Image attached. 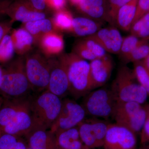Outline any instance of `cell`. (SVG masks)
<instances>
[{"instance_id":"6da1fadb","label":"cell","mask_w":149,"mask_h":149,"mask_svg":"<svg viewBox=\"0 0 149 149\" xmlns=\"http://www.w3.org/2000/svg\"><path fill=\"white\" fill-rule=\"evenodd\" d=\"M58 60L64 67L69 82V93L75 100L93 91L90 63L73 52L62 54Z\"/></svg>"},{"instance_id":"7a4b0ae2","label":"cell","mask_w":149,"mask_h":149,"mask_svg":"<svg viewBox=\"0 0 149 149\" xmlns=\"http://www.w3.org/2000/svg\"><path fill=\"white\" fill-rule=\"evenodd\" d=\"M5 64L2 68L0 95L9 99L27 97L32 89L26 74L24 56H21Z\"/></svg>"},{"instance_id":"3957f363","label":"cell","mask_w":149,"mask_h":149,"mask_svg":"<svg viewBox=\"0 0 149 149\" xmlns=\"http://www.w3.org/2000/svg\"><path fill=\"white\" fill-rule=\"evenodd\" d=\"M62 100L48 90L31 98L30 111L33 128L49 130L61 109Z\"/></svg>"},{"instance_id":"277c9868","label":"cell","mask_w":149,"mask_h":149,"mask_svg":"<svg viewBox=\"0 0 149 149\" xmlns=\"http://www.w3.org/2000/svg\"><path fill=\"white\" fill-rule=\"evenodd\" d=\"M110 89L117 102H134L142 104L148 96L136 79L133 70L125 65L118 69Z\"/></svg>"},{"instance_id":"5b68a950","label":"cell","mask_w":149,"mask_h":149,"mask_svg":"<svg viewBox=\"0 0 149 149\" xmlns=\"http://www.w3.org/2000/svg\"><path fill=\"white\" fill-rule=\"evenodd\" d=\"M116 104L110 88L104 87L85 95L81 104L87 115L107 120L112 118Z\"/></svg>"},{"instance_id":"8992f818","label":"cell","mask_w":149,"mask_h":149,"mask_svg":"<svg viewBox=\"0 0 149 149\" xmlns=\"http://www.w3.org/2000/svg\"><path fill=\"white\" fill-rule=\"evenodd\" d=\"M26 74L32 90H47L50 74L48 59L38 52H30L24 56Z\"/></svg>"},{"instance_id":"52a82bcc","label":"cell","mask_w":149,"mask_h":149,"mask_svg":"<svg viewBox=\"0 0 149 149\" xmlns=\"http://www.w3.org/2000/svg\"><path fill=\"white\" fill-rule=\"evenodd\" d=\"M146 117L141 104L134 102H117L112 118L115 123L128 128L135 134L141 132Z\"/></svg>"},{"instance_id":"ba28073f","label":"cell","mask_w":149,"mask_h":149,"mask_svg":"<svg viewBox=\"0 0 149 149\" xmlns=\"http://www.w3.org/2000/svg\"><path fill=\"white\" fill-rule=\"evenodd\" d=\"M110 124L107 120L94 117L85 118L77 126L84 149H94L103 146Z\"/></svg>"},{"instance_id":"9c48e42d","label":"cell","mask_w":149,"mask_h":149,"mask_svg":"<svg viewBox=\"0 0 149 149\" xmlns=\"http://www.w3.org/2000/svg\"><path fill=\"white\" fill-rule=\"evenodd\" d=\"M86 115L82 105L72 99H64L59 114L49 130L55 134L76 127L85 119Z\"/></svg>"},{"instance_id":"30bf717a","label":"cell","mask_w":149,"mask_h":149,"mask_svg":"<svg viewBox=\"0 0 149 149\" xmlns=\"http://www.w3.org/2000/svg\"><path fill=\"white\" fill-rule=\"evenodd\" d=\"M136 134L116 123H110L107 131L104 149H136Z\"/></svg>"},{"instance_id":"8fae6325","label":"cell","mask_w":149,"mask_h":149,"mask_svg":"<svg viewBox=\"0 0 149 149\" xmlns=\"http://www.w3.org/2000/svg\"><path fill=\"white\" fill-rule=\"evenodd\" d=\"M31 99L29 97L25 102L11 121L3 129L0 135L6 133L25 137L32 130L33 121L30 111Z\"/></svg>"},{"instance_id":"7c38bea8","label":"cell","mask_w":149,"mask_h":149,"mask_svg":"<svg viewBox=\"0 0 149 149\" xmlns=\"http://www.w3.org/2000/svg\"><path fill=\"white\" fill-rule=\"evenodd\" d=\"M5 14L14 23L19 21L25 23L46 18L45 14L36 10L28 0L12 1L6 10Z\"/></svg>"},{"instance_id":"4fadbf2b","label":"cell","mask_w":149,"mask_h":149,"mask_svg":"<svg viewBox=\"0 0 149 149\" xmlns=\"http://www.w3.org/2000/svg\"><path fill=\"white\" fill-rule=\"evenodd\" d=\"M50 74L47 90L60 98L69 93V82L66 71L58 59H48Z\"/></svg>"},{"instance_id":"5bb4252c","label":"cell","mask_w":149,"mask_h":149,"mask_svg":"<svg viewBox=\"0 0 149 149\" xmlns=\"http://www.w3.org/2000/svg\"><path fill=\"white\" fill-rule=\"evenodd\" d=\"M91 80L93 90L103 87L111 76L113 63L111 57L107 55L91 61Z\"/></svg>"},{"instance_id":"9a60e30c","label":"cell","mask_w":149,"mask_h":149,"mask_svg":"<svg viewBox=\"0 0 149 149\" xmlns=\"http://www.w3.org/2000/svg\"><path fill=\"white\" fill-rule=\"evenodd\" d=\"M89 37L98 43L107 52L119 54L123 37L118 29L114 26L102 28Z\"/></svg>"},{"instance_id":"2e32d148","label":"cell","mask_w":149,"mask_h":149,"mask_svg":"<svg viewBox=\"0 0 149 149\" xmlns=\"http://www.w3.org/2000/svg\"><path fill=\"white\" fill-rule=\"evenodd\" d=\"M31 149H57L55 134L50 130L33 128L25 136Z\"/></svg>"},{"instance_id":"e0dca14e","label":"cell","mask_w":149,"mask_h":149,"mask_svg":"<svg viewBox=\"0 0 149 149\" xmlns=\"http://www.w3.org/2000/svg\"><path fill=\"white\" fill-rule=\"evenodd\" d=\"M77 6L88 18L108 22L109 0H83Z\"/></svg>"},{"instance_id":"ac0fdd59","label":"cell","mask_w":149,"mask_h":149,"mask_svg":"<svg viewBox=\"0 0 149 149\" xmlns=\"http://www.w3.org/2000/svg\"><path fill=\"white\" fill-rule=\"evenodd\" d=\"M42 53L50 57L59 54L64 47L62 35L55 30L44 35L38 43Z\"/></svg>"},{"instance_id":"d6986e66","label":"cell","mask_w":149,"mask_h":149,"mask_svg":"<svg viewBox=\"0 0 149 149\" xmlns=\"http://www.w3.org/2000/svg\"><path fill=\"white\" fill-rule=\"evenodd\" d=\"M29 98L27 96L19 98H3V102L0 109V134Z\"/></svg>"},{"instance_id":"ffe728a7","label":"cell","mask_w":149,"mask_h":149,"mask_svg":"<svg viewBox=\"0 0 149 149\" xmlns=\"http://www.w3.org/2000/svg\"><path fill=\"white\" fill-rule=\"evenodd\" d=\"M57 148L84 149L78 126L55 133Z\"/></svg>"},{"instance_id":"44dd1931","label":"cell","mask_w":149,"mask_h":149,"mask_svg":"<svg viewBox=\"0 0 149 149\" xmlns=\"http://www.w3.org/2000/svg\"><path fill=\"white\" fill-rule=\"evenodd\" d=\"M10 35L15 53L22 56L30 52L35 44L34 39L26 29L22 27L14 29Z\"/></svg>"},{"instance_id":"7402d4cb","label":"cell","mask_w":149,"mask_h":149,"mask_svg":"<svg viewBox=\"0 0 149 149\" xmlns=\"http://www.w3.org/2000/svg\"><path fill=\"white\" fill-rule=\"evenodd\" d=\"M102 25V22L88 17H76L73 18L70 33L78 37H89L101 29Z\"/></svg>"},{"instance_id":"603a6c76","label":"cell","mask_w":149,"mask_h":149,"mask_svg":"<svg viewBox=\"0 0 149 149\" xmlns=\"http://www.w3.org/2000/svg\"><path fill=\"white\" fill-rule=\"evenodd\" d=\"M22 27L32 35L35 45L44 35L55 30L52 20L46 18L23 23Z\"/></svg>"},{"instance_id":"cb8c5ba5","label":"cell","mask_w":149,"mask_h":149,"mask_svg":"<svg viewBox=\"0 0 149 149\" xmlns=\"http://www.w3.org/2000/svg\"><path fill=\"white\" fill-rule=\"evenodd\" d=\"M138 0H131L118 10L116 24L120 29L125 31L130 30L136 15Z\"/></svg>"},{"instance_id":"d4e9b609","label":"cell","mask_w":149,"mask_h":149,"mask_svg":"<svg viewBox=\"0 0 149 149\" xmlns=\"http://www.w3.org/2000/svg\"><path fill=\"white\" fill-rule=\"evenodd\" d=\"M73 18L72 14L68 11L63 9L57 11L52 19L54 29L57 32L70 33L72 28Z\"/></svg>"},{"instance_id":"484cf974","label":"cell","mask_w":149,"mask_h":149,"mask_svg":"<svg viewBox=\"0 0 149 149\" xmlns=\"http://www.w3.org/2000/svg\"><path fill=\"white\" fill-rule=\"evenodd\" d=\"M149 54V38L143 39L142 42L122 59L125 63L141 61Z\"/></svg>"},{"instance_id":"4316f807","label":"cell","mask_w":149,"mask_h":149,"mask_svg":"<svg viewBox=\"0 0 149 149\" xmlns=\"http://www.w3.org/2000/svg\"><path fill=\"white\" fill-rule=\"evenodd\" d=\"M130 31L139 39L149 38V12L132 24Z\"/></svg>"},{"instance_id":"83f0119b","label":"cell","mask_w":149,"mask_h":149,"mask_svg":"<svg viewBox=\"0 0 149 149\" xmlns=\"http://www.w3.org/2000/svg\"><path fill=\"white\" fill-rule=\"evenodd\" d=\"M15 53L10 35L7 34L0 42V63L6 64L10 61Z\"/></svg>"},{"instance_id":"f1b7e54d","label":"cell","mask_w":149,"mask_h":149,"mask_svg":"<svg viewBox=\"0 0 149 149\" xmlns=\"http://www.w3.org/2000/svg\"><path fill=\"white\" fill-rule=\"evenodd\" d=\"M133 70L138 82L149 96V70L141 61L133 63Z\"/></svg>"},{"instance_id":"f546056e","label":"cell","mask_w":149,"mask_h":149,"mask_svg":"<svg viewBox=\"0 0 149 149\" xmlns=\"http://www.w3.org/2000/svg\"><path fill=\"white\" fill-rule=\"evenodd\" d=\"M143 40V39H140L132 35L123 37L122 44L118 54L120 55L121 58L122 59L130 54L142 42Z\"/></svg>"},{"instance_id":"4dcf8cb0","label":"cell","mask_w":149,"mask_h":149,"mask_svg":"<svg viewBox=\"0 0 149 149\" xmlns=\"http://www.w3.org/2000/svg\"><path fill=\"white\" fill-rule=\"evenodd\" d=\"M131 0H109L108 22L112 25L116 24L118 12L123 6Z\"/></svg>"},{"instance_id":"1f68e13d","label":"cell","mask_w":149,"mask_h":149,"mask_svg":"<svg viewBox=\"0 0 149 149\" xmlns=\"http://www.w3.org/2000/svg\"><path fill=\"white\" fill-rule=\"evenodd\" d=\"M80 41L96 56L97 58L102 57L107 55L106 51L104 48L91 37H85Z\"/></svg>"},{"instance_id":"d6a6232c","label":"cell","mask_w":149,"mask_h":149,"mask_svg":"<svg viewBox=\"0 0 149 149\" xmlns=\"http://www.w3.org/2000/svg\"><path fill=\"white\" fill-rule=\"evenodd\" d=\"M72 52L85 60L92 61L97 58L96 56L85 45H83L80 40L75 43L73 46Z\"/></svg>"},{"instance_id":"836d02e7","label":"cell","mask_w":149,"mask_h":149,"mask_svg":"<svg viewBox=\"0 0 149 149\" xmlns=\"http://www.w3.org/2000/svg\"><path fill=\"white\" fill-rule=\"evenodd\" d=\"M22 137L6 133L1 134L0 135V149H12Z\"/></svg>"},{"instance_id":"e575fe53","label":"cell","mask_w":149,"mask_h":149,"mask_svg":"<svg viewBox=\"0 0 149 149\" xmlns=\"http://www.w3.org/2000/svg\"><path fill=\"white\" fill-rule=\"evenodd\" d=\"M146 112V117L141 131V143L142 145L149 144V104L143 106Z\"/></svg>"},{"instance_id":"d590c367","label":"cell","mask_w":149,"mask_h":149,"mask_svg":"<svg viewBox=\"0 0 149 149\" xmlns=\"http://www.w3.org/2000/svg\"><path fill=\"white\" fill-rule=\"evenodd\" d=\"M149 12V0H138L133 23Z\"/></svg>"},{"instance_id":"8d00e7d4","label":"cell","mask_w":149,"mask_h":149,"mask_svg":"<svg viewBox=\"0 0 149 149\" xmlns=\"http://www.w3.org/2000/svg\"><path fill=\"white\" fill-rule=\"evenodd\" d=\"M14 22L11 20L0 22V42L6 35L10 32Z\"/></svg>"},{"instance_id":"74e56055","label":"cell","mask_w":149,"mask_h":149,"mask_svg":"<svg viewBox=\"0 0 149 149\" xmlns=\"http://www.w3.org/2000/svg\"><path fill=\"white\" fill-rule=\"evenodd\" d=\"M66 0H46L47 5L57 11L63 9Z\"/></svg>"},{"instance_id":"f35d334b","label":"cell","mask_w":149,"mask_h":149,"mask_svg":"<svg viewBox=\"0 0 149 149\" xmlns=\"http://www.w3.org/2000/svg\"><path fill=\"white\" fill-rule=\"evenodd\" d=\"M36 10L43 12L47 6L46 0H28Z\"/></svg>"},{"instance_id":"ab89813d","label":"cell","mask_w":149,"mask_h":149,"mask_svg":"<svg viewBox=\"0 0 149 149\" xmlns=\"http://www.w3.org/2000/svg\"><path fill=\"white\" fill-rule=\"evenodd\" d=\"M12 1V0H0V16L5 14L6 10Z\"/></svg>"},{"instance_id":"60d3db41","label":"cell","mask_w":149,"mask_h":149,"mask_svg":"<svg viewBox=\"0 0 149 149\" xmlns=\"http://www.w3.org/2000/svg\"><path fill=\"white\" fill-rule=\"evenodd\" d=\"M142 61L145 65L147 67V68L149 70V54Z\"/></svg>"},{"instance_id":"b9f144b4","label":"cell","mask_w":149,"mask_h":149,"mask_svg":"<svg viewBox=\"0 0 149 149\" xmlns=\"http://www.w3.org/2000/svg\"><path fill=\"white\" fill-rule=\"evenodd\" d=\"M71 3L77 6L83 0H70Z\"/></svg>"},{"instance_id":"7bdbcfd3","label":"cell","mask_w":149,"mask_h":149,"mask_svg":"<svg viewBox=\"0 0 149 149\" xmlns=\"http://www.w3.org/2000/svg\"><path fill=\"white\" fill-rule=\"evenodd\" d=\"M2 77V67L0 66V86L1 82Z\"/></svg>"},{"instance_id":"ee69618b","label":"cell","mask_w":149,"mask_h":149,"mask_svg":"<svg viewBox=\"0 0 149 149\" xmlns=\"http://www.w3.org/2000/svg\"><path fill=\"white\" fill-rule=\"evenodd\" d=\"M4 98L1 95H0V109H1V107L2 105L3 102Z\"/></svg>"},{"instance_id":"f6af8a7d","label":"cell","mask_w":149,"mask_h":149,"mask_svg":"<svg viewBox=\"0 0 149 149\" xmlns=\"http://www.w3.org/2000/svg\"><path fill=\"white\" fill-rule=\"evenodd\" d=\"M136 149H148V148L146 145H142V146L140 147L139 148H136Z\"/></svg>"},{"instance_id":"bcb514c9","label":"cell","mask_w":149,"mask_h":149,"mask_svg":"<svg viewBox=\"0 0 149 149\" xmlns=\"http://www.w3.org/2000/svg\"><path fill=\"white\" fill-rule=\"evenodd\" d=\"M146 146L147 148H148V149H149V144H148V145H146Z\"/></svg>"},{"instance_id":"7dc6e473","label":"cell","mask_w":149,"mask_h":149,"mask_svg":"<svg viewBox=\"0 0 149 149\" xmlns=\"http://www.w3.org/2000/svg\"><path fill=\"white\" fill-rule=\"evenodd\" d=\"M27 149H30V148H29V147L28 146V147H27Z\"/></svg>"},{"instance_id":"c3c4849f","label":"cell","mask_w":149,"mask_h":149,"mask_svg":"<svg viewBox=\"0 0 149 149\" xmlns=\"http://www.w3.org/2000/svg\"><path fill=\"white\" fill-rule=\"evenodd\" d=\"M57 149H60L57 148Z\"/></svg>"}]
</instances>
